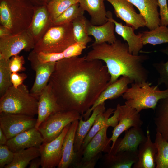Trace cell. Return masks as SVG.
Returning <instances> with one entry per match:
<instances>
[{
	"label": "cell",
	"instance_id": "7dc6e473",
	"mask_svg": "<svg viewBox=\"0 0 168 168\" xmlns=\"http://www.w3.org/2000/svg\"><path fill=\"white\" fill-rule=\"evenodd\" d=\"M12 35L9 30L6 27L0 25V38Z\"/></svg>",
	"mask_w": 168,
	"mask_h": 168
},
{
	"label": "cell",
	"instance_id": "d6a6232c",
	"mask_svg": "<svg viewBox=\"0 0 168 168\" xmlns=\"http://www.w3.org/2000/svg\"><path fill=\"white\" fill-rule=\"evenodd\" d=\"M155 142L157 149L156 168H168V141L156 132Z\"/></svg>",
	"mask_w": 168,
	"mask_h": 168
},
{
	"label": "cell",
	"instance_id": "836d02e7",
	"mask_svg": "<svg viewBox=\"0 0 168 168\" xmlns=\"http://www.w3.org/2000/svg\"><path fill=\"white\" fill-rule=\"evenodd\" d=\"M85 11L78 2L75 3L64 11L53 22L52 26H57L72 22L77 17L83 15Z\"/></svg>",
	"mask_w": 168,
	"mask_h": 168
},
{
	"label": "cell",
	"instance_id": "277c9868",
	"mask_svg": "<svg viewBox=\"0 0 168 168\" xmlns=\"http://www.w3.org/2000/svg\"><path fill=\"white\" fill-rule=\"evenodd\" d=\"M122 96L125 104L140 113L143 109L155 110L159 101L168 97V89L161 90L157 85L147 81L133 82Z\"/></svg>",
	"mask_w": 168,
	"mask_h": 168
},
{
	"label": "cell",
	"instance_id": "9c48e42d",
	"mask_svg": "<svg viewBox=\"0 0 168 168\" xmlns=\"http://www.w3.org/2000/svg\"><path fill=\"white\" fill-rule=\"evenodd\" d=\"M108 127H105L99 131L92 139L81 153V161L77 166L82 168H93L102 152H110V141L107 136Z\"/></svg>",
	"mask_w": 168,
	"mask_h": 168
},
{
	"label": "cell",
	"instance_id": "ee69618b",
	"mask_svg": "<svg viewBox=\"0 0 168 168\" xmlns=\"http://www.w3.org/2000/svg\"><path fill=\"white\" fill-rule=\"evenodd\" d=\"M119 121V109L118 104L114 112L113 115L107 119L106 126L108 128L111 126L113 128L116 127Z\"/></svg>",
	"mask_w": 168,
	"mask_h": 168
},
{
	"label": "cell",
	"instance_id": "74e56055",
	"mask_svg": "<svg viewBox=\"0 0 168 168\" xmlns=\"http://www.w3.org/2000/svg\"><path fill=\"white\" fill-rule=\"evenodd\" d=\"M64 58L63 52L46 53L40 52L36 53L31 51L28 57V59H33L40 63L56 62Z\"/></svg>",
	"mask_w": 168,
	"mask_h": 168
},
{
	"label": "cell",
	"instance_id": "ab89813d",
	"mask_svg": "<svg viewBox=\"0 0 168 168\" xmlns=\"http://www.w3.org/2000/svg\"><path fill=\"white\" fill-rule=\"evenodd\" d=\"M87 44L77 42L67 48L63 53L64 58L79 56L86 47Z\"/></svg>",
	"mask_w": 168,
	"mask_h": 168
},
{
	"label": "cell",
	"instance_id": "f1b7e54d",
	"mask_svg": "<svg viewBox=\"0 0 168 168\" xmlns=\"http://www.w3.org/2000/svg\"><path fill=\"white\" fill-rule=\"evenodd\" d=\"M40 156L38 147H33L19 150L14 152L12 162L4 168H25L33 159Z\"/></svg>",
	"mask_w": 168,
	"mask_h": 168
},
{
	"label": "cell",
	"instance_id": "7c38bea8",
	"mask_svg": "<svg viewBox=\"0 0 168 168\" xmlns=\"http://www.w3.org/2000/svg\"><path fill=\"white\" fill-rule=\"evenodd\" d=\"M119 121L117 125L114 128L112 135L109 138L112 142L111 149L114 147L119 136L124 132L133 127H141L143 124L139 113L135 109L124 104H119Z\"/></svg>",
	"mask_w": 168,
	"mask_h": 168
},
{
	"label": "cell",
	"instance_id": "cb8c5ba5",
	"mask_svg": "<svg viewBox=\"0 0 168 168\" xmlns=\"http://www.w3.org/2000/svg\"><path fill=\"white\" fill-rule=\"evenodd\" d=\"M105 0H78L81 7L87 11L90 16L91 24L95 26H100L108 21Z\"/></svg>",
	"mask_w": 168,
	"mask_h": 168
},
{
	"label": "cell",
	"instance_id": "4dcf8cb0",
	"mask_svg": "<svg viewBox=\"0 0 168 168\" xmlns=\"http://www.w3.org/2000/svg\"><path fill=\"white\" fill-rule=\"evenodd\" d=\"M115 110V109L109 108L97 115L91 129L84 139L77 156L82 153L88 144L99 131L105 127H107L106 126L107 120L110 115L114 113Z\"/></svg>",
	"mask_w": 168,
	"mask_h": 168
},
{
	"label": "cell",
	"instance_id": "ffe728a7",
	"mask_svg": "<svg viewBox=\"0 0 168 168\" xmlns=\"http://www.w3.org/2000/svg\"><path fill=\"white\" fill-rule=\"evenodd\" d=\"M108 20L113 22L115 24V31L127 42L129 52L134 55H138L144 45L140 34L136 35L134 29L132 27L123 25L114 19L111 12H107Z\"/></svg>",
	"mask_w": 168,
	"mask_h": 168
},
{
	"label": "cell",
	"instance_id": "8992f818",
	"mask_svg": "<svg viewBox=\"0 0 168 168\" xmlns=\"http://www.w3.org/2000/svg\"><path fill=\"white\" fill-rule=\"evenodd\" d=\"M72 22L50 27L35 44L33 52L60 53L75 43Z\"/></svg>",
	"mask_w": 168,
	"mask_h": 168
},
{
	"label": "cell",
	"instance_id": "8d00e7d4",
	"mask_svg": "<svg viewBox=\"0 0 168 168\" xmlns=\"http://www.w3.org/2000/svg\"><path fill=\"white\" fill-rule=\"evenodd\" d=\"M168 57V46L160 50ZM153 66L158 72L159 76L157 80L158 85L164 84L168 89V60L165 62H161L154 63Z\"/></svg>",
	"mask_w": 168,
	"mask_h": 168
},
{
	"label": "cell",
	"instance_id": "484cf974",
	"mask_svg": "<svg viewBox=\"0 0 168 168\" xmlns=\"http://www.w3.org/2000/svg\"><path fill=\"white\" fill-rule=\"evenodd\" d=\"M105 24L100 26H95L89 24L87 32L88 35H92L95 40L91 45L106 42L109 44L114 43L117 40L114 34L115 24L108 20Z\"/></svg>",
	"mask_w": 168,
	"mask_h": 168
},
{
	"label": "cell",
	"instance_id": "f35d334b",
	"mask_svg": "<svg viewBox=\"0 0 168 168\" xmlns=\"http://www.w3.org/2000/svg\"><path fill=\"white\" fill-rule=\"evenodd\" d=\"M14 152L6 145H0V168H4L12 161Z\"/></svg>",
	"mask_w": 168,
	"mask_h": 168
},
{
	"label": "cell",
	"instance_id": "d4e9b609",
	"mask_svg": "<svg viewBox=\"0 0 168 168\" xmlns=\"http://www.w3.org/2000/svg\"><path fill=\"white\" fill-rule=\"evenodd\" d=\"M105 110V103H103L97 105L94 109L87 120H83L82 118L79 120L74 144V150L77 156L80 150L84 139L91 129L97 115Z\"/></svg>",
	"mask_w": 168,
	"mask_h": 168
},
{
	"label": "cell",
	"instance_id": "c3c4849f",
	"mask_svg": "<svg viewBox=\"0 0 168 168\" xmlns=\"http://www.w3.org/2000/svg\"><path fill=\"white\" fill-rule=\"evenodd\" d=\"M8 140L6 136L0 128V145H6Z\"/></svg>",
	"mask_w": 168,
	"mask_h": 168
},
{
	"label": "cell",
	"instance_id": "ba28073f",
	"mask_svg": "<svg viewBox=\"0 0 168 168\" xmlns=\"http://www.w3.org/2000/svg\"><path fill=\"white\" fill-rule=\"evenodd\" d=\"M35 44L28 30L0 38V58L9 60L22 50L29 52L33 49Z\"/></svg>",
	"mask_w": 168,
	"mask_h": 168
},
{
	"label": "cell",
	"instance_id": "ac0fdd59",
	"mask_svg": "<svg viewBox=\"0 0 168 168\" xmlns=\"http://www.w3.org/2000/svg\"><path fill=\"white\" fill-rule=\"evenodd\" d=\"M28 59L30 62L32 69L35 72V80L30 92L38 99L42 90L48 84L56 62L40 63L32 59Z\"/></svg>",
	"mask_w": 168,
	"mask_h": 168
},
{
	"label": "cell",
	"instance_id": "7bdbcfd3",
	"mask_svg": "<svg viewBox=\"0 0 168 168\" xmlns=\"http://www.w3.org/2000/svg\"><path fill=\"white\" fill-rule=\"evenodd\" d=\"M27 75L25 73H12L11 79L12 86L15 88H17L23 83L24 81L27 78Z\"/></svg>",
	"mask_w": 168,
	"mask_h": 168
},
{
	"label": "cell",
	"instance_id": "f546056e",
	"mask_svg": "<svg viewBox=\"0 0 168 168\" xmlns=\"http://www.w3.org/2000/svg\"><path fill=\"white\" fill-rule=\"evenodd\" d=\"M144 45L150 44L153 45L168 43V28L160 26L156 28L139 33Z\"/></svg>",
	"mask_w": 168,
	"mask_h": 168
},
{
	"label": "cell",
	"instance_id": "5b68a950",
	"mask_svg": "<svg viewBox=\"0 0 168 168\" xmlns=\"http://www.w3.org/2000/svg\"><path fill=\"white\" fill-rule=\"evenodd\" d=\"M38 99L23 83L10 87L0 98V113L18 114L34 117L37 114Z\"/></svg>",
	"mask_w": 168,
	"mask_h": 168
},
{
	"label": "cell",
	"instance_id": "4316f807",
	"mask_svg": "<svg viewBox=\"0 0 168 168\" xmlns=\"http://www.w3.org/2000/svg\"><path fill=\"white\" fill-rule=\"evenodd\" d=\"M137 152L125 151L114 154L107 153V166L111 168H131L137 161Z\"/></svg>",
	"mask_w": 168,
	"mask_h": 168
},
{
	"label": "cell",
	"instance_id": "8fae6325",
	"mask_svg": "<svg viewBox=\"0 0 168 168\" xmlns=\"http://www.w3.org/2000/svg\"><path fill=\"white\" fill-rule=\"evenodd\" d=\"M71 123L67 125L55 139L49 142H43L39 147L41 168H54L58 166L62 158L63 140Z\"/></svg>",
	"mask_w": 168,
	"mask_h": 168
},
{
	"label": "cell",
	"instance_id": "2e32d148",
	"mask_svg": "<svg viewBox=\"0 0 168 168\" xmlns=\"http://www.w3.org/2000/svg\"><path fill=\"white\" fill-rule=\"evenodd\" d=\"M133 82L128 77L121 76L114 82L110 84L102 92L92 107L83 115L84 120L90 117L94 109L108 100L116 99L125 92L128 85Z\"/></svg>",
	"mask_w": 168,
	"mask_h": 168
},
{
	"label": "cell",
	"instance_id": "bcb514c9",
	"mask_svg": "<svg viewBox=\"0 0 168 168\" xmlns=\"http://www.w3.org/2000/svg\"><path fill=\"white\" fill-rule=\"evenodd\" d=\"M29 168H38L41 165L40 157L35 158L33 159L30 163Z\"/></svg>",
	"mask_w": 168,
	"mask_h": 168
},
{
	"label": "cell",
	"instance_id": "e0dca14e",
	"mask_svg": "<svg viewBox=\"0 0 168 168\" xmlns=\"http://www.w3.org/2000/svg\"><path fill=\"white\" fill-rule=\"evenodd\" d=\"M43 141L41 133L38 129L34 127L8 139L6 145L11 150L15 152L31 147L39 148Z\"/></svg>",
	"mask_w": 168,
	"mask_h": 168
},
{
	"label": "cell",
	"instance_id": "5bb4252c",
	"mask_svg": "<svg viewBox=\"0 0 168 168\" xmlns=\"http://www.w3.org/2000/svg\"><path fill=\"white\" fill-rule=\"evenodd\" d=\"M146 138L141 127L131 128L125 131L123 138H118L114 147L108 153L114 154L125 151L137 152L139 145Z\"/></svg>",
	"mask_w": 168,
	"mask_h": 168
},
{
	"label": "cell",
	"instance_id": "b9f144b4",
	"mask_svg": "<svg viewBox=\"0 0 168 168\" xmlns=\"http://www.w3.org/2000/svg\"><path fill=\"white\" fill-rule=\"evenodd\" d=\"M159 7L161 26H168V7L167 0H157Z\"/></svg>",
	"mask_w": 168,
	"mask_h": 168
},
{
	"label": "cell",
	"instance_id": "52a82bcc",
	"mask_svg": "<svg viewBox=\"0 0 168 168\" xmlns=\"http://www.w3.org/2000/svg\"><path fill=\"white\" fill-rule=\"evenodd\" d=\"M82 118L79 113L74 111L62 110L52 114L38 128L43 138V142L55 139L67 125Z\"/></svg>",
	"mask_w": 168,
	"mask_h": 168
},
{
	"label": "cell",
	"instance_id": "30bf717a",
	"mask_svg": "<svg viewBox=\"0 0 168 168\" xmlns=\"http://www.w3.org/2000/svg\"><path fill=\"white\" fill-rule=\"evenodd\" d=\"M37 119L34 117L18 114L0 113V128L8 139L35 127Z\"/></svg>",
	"mask_w": 168,
	"mask_h": 168
},
{
	"label": "cell",
	"instance_id": "d590c367",
	"mask_svg": "<svg viewBox=\"0 0 168 168\" xmlns=\"http://www.w3.org/2000/svg\"><path fill=\"white\" fill-rule=\"evenodd\" d=\"M9 60L0 58V97L12 86L11 79L12 72L9 67Z\"/></svg>",
	"mask_w": 168,
	"mask_h": 168
},
{
	"label": "cell",
	"instance_id": "603a6c76",
	"mask_svg": "<svg viewBox=\"0 0 168 168\" xmlns=\"http://www.w3.org/2000/svg\"><path fill=\"white\" fill-rule=\"evenodd\" d=\"M79 120H75L71 123L64 137L62 148V158L58 168H67L76 161L77 155L74 144Z\"/></svg>",
	"mask_w": 168,
	"mask_h": 168
},
{
	"label": "cell",
	"instance_id": "3957f363",
	"mask_svg": "<svg viewBox=\"0 0 168 168\" xmlns=\"http://www.w3.org/2000/svg\"><path fill=\"white\" fill-rule=\"evenodd\" d=\"M35 10V6L27 0H0V25L12 35L28 30Z\"/></svg>",
	"mask_w": 168,
	"mask_h": 168
},
{
	"label": "cell",
	"instance_id": "7402d4cb",
	"mask_svg": "<svg viewBox=\"0 0 168 168\" xmlns=\"http://www.w3.org/2000/svg\"><path fill=\"white\" fill-rule=\"evenodd\" d=\"M127 0L138 9L146 21V26L149 30L161 26L157 0Z\"/></svg>",
	"mask_w": 168,
	"mask_h": 168
},
{
	"label": "cell",
	"instance_id": "4fadbf2b",
	"mask_svg": "<svg viewBox=\"0 0 168 168\" xmlns=\"http://www.w3.org/2000/svg\"><path fill=\"white\" fill-rule=\"evenodd\" d=\"M113 7L116 17L124 21L126 25L134 30L146 26V21L140 13H137L133 5L127 0H105Z\"/></svg>",
	"mask_w": 168,
	"mask_h": 168
},
{
	"label": "cell",
	"instance_id": "e575fe53",
	"mask_svg": "<svg viewBox=\"0 0 168 168\" xmlns=\"http://www.w3.org/2000/svg\"><path fill=\"white\" fill-rule=\"evenodd\" d=\"M78 2V0H52L47 6L53 22L72 5Z\"/></svg>",
	"mask_w": 168,
	"mask_h": 168
},
{
	"label": "cell",
	"instance_id": "6da1fadb",
	"mask_svg": "<svg viewBox=\"0 0 168 168\" xmlns=\"http://www.w3.org/2000/svg\"><path fill=\"white\" fill-rule=\"evenodd\" d=\"M110 78L101 60L79 56L56 62L48 84L62 110L82 116L110 84Z\"/></svg>",
	"mask_w": 168,
	"mask_h": 168
},
{
	"label": "cell",
	"instance_id": "44dd1931",
	"mask_svg": "<svg viewBox=\"0 0 168 168\" xmlns=\"http://www.w3.org/2000/svg\"><path fill=\"white\" fill-rule=\"evenodd\" d=\"M146 140L139 146L137 152L138 160L133 165V168H155L157 149L155 142H152L150 131L147 128Z\"/></svg>",
	"mask_w": 168,
	"mask_h": 168
},
{
	"label": "cell",
	"instance_id": "9a60e30c",
	"mask_svg": "<svg viewBox=\"0 0 168 168\" xmlns=\"http://www.w3.org/2000/svg\"><path fill=\"white\" fill-rule=\"evenodd\" d=\"M62 110L48 84L39 97L38 116L35 127L38 129L51 115Z\"/></svg>",
	"mask_w": 168,
	"mask_h": 168
},
{
	"label": "cell",
	"instance_id": "f6af8a7d",
	"mask_svg": "<svg viewBox=\"0 0 168 168\" xmlns=\"http://www.w3.org/2000/svg\"><path fill=\"white\" fill-rule=\"evenodd\" d=\"M34 6H47L52 0H27Z\"/></svg>",
	"mask_w": 168,
	"mask_h": 168
},
{
	"label": "cell",
	"instance_id": "83f0119b",
	"mask_svg": "<svg viewBox=\"0 0 168 168\" xmlns=\"http://www.w3.org/2000/svg\"><path fill=\"white\" fill-rule=\"evenodd\" d=\"M155 109L154 121L156 132L168 141V97L160 100Z\"/></svg>",
	"mask_w": 168,
	"mask_h": 168
},
{
	"label": "cell",
	"instance_id": "d6986e66",
	"mask_svg": "<svg viewBox=\"0 0 168 168\" xmlns=\"http://www.w3.org/2000/svg\"><path fill=\"white\" fill-rule=\"evenodd\" d=\"M52 25L53 21L47 6H35L32 20L28 30L35 44Z\"/></svg>",
	"mask_w": 168,
	"mask_h": 168
},
{
	"label": "cell",
	"instance_id": "1f68e13d",
	"mask_svg": "<svg viewBox=\"0 0 168 168\" xmlns=\"http://www.w3.org/2000/svg\"><path fill=\"white\" fill-rule=\"evenodd\" d=\"M72 22L74 40L76 42L86 44L91 41L92 39L88 35V26L90 22L84 16H80L73 20Z\"/></svg>",
	"mask_w": 168,
	"mask_h": 168
},
{
	"label": "cell",
	"instance_id": "60d3db41",
	"mask_svg": "<svg viewBox=\"0 0 168 168\" xmlns=\"http://www.w3.org/2000/svg\"><path fill=\"white\" fill-rule=\"evenodd\" d=\"M25 63L24 57L19 54L12 57L9 60V67L12 73L24 71L26 68L23 65Z\"/></svg>",
	"mask_w": 168,
	"mask_h": 168
},
{
	"label": "cell",
	"instance_id": "7a4b0ae2",
	"mask_svg": "<svg viewBox=\"0 0 168 168\" xmlns=\"http://www.w3.org/2000/svg\"><path fill=\"white\" fill-rule=\"evenodd\" d=\"M91 46L86 59L105 62L110 76V84L120 76L128 77L133 82L147 81L149 72L143 63L148 59L147 55L130 54L127 44L117 39L111 44L105 42Z\"/></svg>",
	"mask_w": 168,
	"mask_h": 168
}]
</instances>
